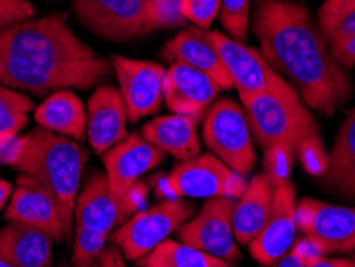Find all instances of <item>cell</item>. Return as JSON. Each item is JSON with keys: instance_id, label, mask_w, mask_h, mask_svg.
<instances>
[{"instance_id": "cell-1", "label": "cell", "mask_w": 355, "mask_h": 267, "mask_svg": "<svg viewBox=\"0 0 355 267\" xmlns=\"http://www.w3.org/2000/svg\"><path fill=\"white\" fill-rule=\"evenodd\" d=\"M253 33L266 61L296 88L307 107L331 117L352 96L346 69L302 3L258 0Z\"/></svg>"}, {"instance_id": "cell-2", "label": "cell", "mask_w": 355, "mask_h": 267, "mask_svg": "<svg viewBox=\"0 0 355 267\" xmlns=\"http://www.w3.org/2000/svg\"><path fill=\"white\" fill-rule=\"evenodd\" d=\"M109 74V64L61 15L29 18L0 31V85L44 95L87 90Z\"/></svg>"}, {"instance_id": "cell-3", "label": "cell", "mask_w": 355, "mask_h": 267, "mask_svg": "<svg viewBox=\"0 0 355 267\" xmlns=\"http://www.w3.org/2000/svg\"><path fill=\"white\" fill-rule=\"evenodd\" d=\"M240 99L253 139L261 148L285 146L295 159L302 162L309 175L320 176L325 171L328 155L323 148L320 128L301 104V98L259 93Z\"/></svg>"}, {"instance_id": "cell-4", "label": "cell", "mask_w": 355, "mask_h": 267, "mask_svg": "<svg viewBox=\"0 0 355 267\" xmlns=\"http://www.w3.org/2000/svg\"><path fill=\"white\" fill-rule=\"evenodd\" d=\"M26 136V146L15 169L40 181L53 193L61 208L66 239L74 234V207L80 189L88 153L76 139L35 128Z\"/></svg>"}, {"instance_id": "cell-5", "label": "cell", "mask_w": 355, "mask_h": 267, "mask_svg": "<svg viewBox=\"0 0 355 267\" xmlns=\"http://www.w3.org/2000/svg\"><path fill=\"white\" fill-rule=\"evenodd\" d=\"M203 143L232 171L247 178L257 165L253 135L242 106L219 98L208 109L202 127Z\"/></svg>"}, {"instance_id": "cell-6", "label": "cell", "mask_w": 355, "mask_h": 267, "mask_svg": "<svg viewBox=\"0 0 355 267\" xmlns=\"http://www.w3.org/2000/svg\"><path fill=\"white\" fill-rule=\"evenodd\" d=\"M196 205L186 198L162 200L144 212L135 213L112 235V242L125 259L138 261L150 253L171 234L189 221Z\"/></svg>"}, {"instance_id": "cell-7", "label": "cell", "mask_w": 355, "mask_h": 267, "mask_svg": "<svg viewBox=\"0 0 355 267\" xmlns=\"http://www.w3.org/2000/svg\"><path fill=\"white\" fill-rule=\"evenodd\" d=\"M208 35L216 46L240 98L259 95V93H280V95L301 98L296 88L272 69L261 51L250 49L242 42L234 40L218 31H208Z\"/></svg>"}, {"instance_id": "cell-8", "label": "cell", "mask_w": 355, "mask_h": 267, "mask_svg": "<svg viewBox=\"0 0 355 267\" xmlns=\"http://www.w3.org/2000/svg\"><path fill=\"white\" fill-rule=\"evenodd\" d=\"M173 198H236L247 189L245 176L232 171L213 154H198L191 160L178 164L166 175Z\"/></svg>"}, {"instance_id": "cell-9", "label": "cell", "mask_w": 355, "mask_h": 267, "mask_svg": "<svg viewBox=\"0 0 355 267\" xmlns=\"http://www.w3.org/2000/svg\"><path fill=\"white\" fill-rule=\"evenodd\" d=\"M296 224L323 256L355 255V205H335L304 197L296 205Z\"/></svg>"}, {"instance_id": "cell-10", "label": "cell", "mask_w": 355, "mask_h": 267, "mask_svg": "<svg viewBox=\"0 0 355 267\" xmlns=\"http://www.w3.org/2000/svg\"><path fill=\"white\" fill-rule=\"evenodd\" d=\"M236 198H208L194 218L178 230L180 242L236 264L240 259L239 245L232 229Z\"/></svg>"}, {"instance_id": "cell-11", "label": "cell", "mask_w": 355, "mask_h": 267, "mask_svg": "<svg viewBox=\"0 0 355 267\" xmlns=\"http://www.w3.org/2000/svg\"><path fill=\"white\" fill-rule=\"evenodd\" d=\"M148 0H71L77 19L98 37L127 42L148 35Z\"/></svg>"}, {"instance_id": "cell-12", "label": "cell", "mask_w": 355, "mask_h": 267, "mask_svg": "<svg viewBox=\"0 0 355 267\" xmlns=\"http://www.w3.org/2000/svg\"><path fill=\"white\" fill-rule=\"evenodd\" d=\"M112 67L119 80V92L127 106L128 122L135 123L159 111L164 101V66L154 61L114 55Z\"/></svg>"}, {"instance_id": "cell-13", "label": "cell", "mask_w": 355, "mask_h": 267, "mask_svg": "<svg viewBox=\"0 0 355 267\" xmlns=\"http://www.w3.org/2000/svg\"><path fill=\"white\" fill-rule=\"evenodd\" d=\"M165 153L143 138V135H128L123 141L103 154L109 187L116 197L122 219V203L127 192L146 173L154 170L165 160ZM122 226V224H120Z\"/></svg>"}, {"instance_id": "cell-14", "label": "cell", "mask_w": 355, "mask_h": 267, "mask_svg": "<svg viewBox=\"0 0 355 267\" xmlns=\"http://www.w3.org/2000/svg\"><path fill=\"white\" fill-rule=\"evenodd\" d=\"M296 187L285 181L274 187V202L263 230L248 243L250 255L263 266H272L288 253L296 242Z\"/></svg>"}, {"instance_id": "cell-15", "label": "cell", "mask_w": 355, "mask_h": 267, "mask_svg": "<svg viewBox=\"0 0 355 267\" xmlns=\"http://www.w3.org/2000/svg\"><path fill=\"white\" fill-rule=\"evenodd\" d=\"M5 219L44 230L55 242L66 239L62 213L55 196L29 175L18 176Z\"/></svg>"}, {"instance_id": "cell-16", "label": "cell", "mask_w": 355, "mask_h": 267, "mask_svg": "<svg viewBox=\"0 0 355 267\" xmlns=\"http://www.w3.org/2000/svg\"><path fill=\"white\" fill-rule=\"evenodd\" d=\"M219 93L221 87L210 76L182 62H171L165 71L164 99L173 114L200 122Z\"/></svg>"}, {"instance_id": "cell-17", "label": "cell", "mask_w": 355, "mask_h": 267, "mask_svg": "<svg viewBox=\"0 0 355 267\" xmlns=\"http://www.w3.org/2000/svg\"><path fill=\"white\" fill-rule=\"evenodd\" d=\"M127 106L117 88H96L87 107V135L93 150L99 155L106 154L127 138Z\"/></svg>"}, {"instance_id": "cell-18", "label": "cell", "mask_w": 355, "mask_h": 267, "mask_svg": "<svg viewBox=\"0 0 355 267\" xmlns=\"http://www.w3.org/2000/svg\"><path fill=\"white\" fill-rule=\"evenodd\" d=\"M160 56L170 62H182L194 69L205 72L215 80L221 90L234 88L231 77L224 67L216 46L208 35V31L187 28L166 42Z\"/></svg>"}, {"instance_id": "cell-19", "label": "cell", "mask_w": 355, "mask_h": 267, "mask_svg": "<svg viewBox=\"0 0 355 267\" xmlns=\"http://www.w3.org/2000/svg\"><path fill=\"white\" fill-rule=\"evenodd\" d=\"M74 224L93 232L111 235L122 224L120 208L109 187L106 173H95L79 192L74 207Z\"/></svg>"}, {"instance_id": "cell-20", "label": "cell", "mask_w": 355, "mask_h": 267, "mask_svg": "<svg viewBox=\"0 0 355 267\" xmlns=\"http://www.w3.org/2000/svg\"><path fill=\"white\" fill-rule=\"evenodd\" d=\"M320 184L330 196L355 203V109L338 130Z\"/></svg>"}, {"instance_id": "cell-21", "label": "cell", "mask_w": 355, "mask_h": 267, "mask_svg": "<svg viewBox=\"0 0 355 267\" xmlns=\"http://www.w3.org/2000/svg\"><path fill=\"white\" fill-rule=\"evenodd\" d=\"M55 240L44 230L13 223L0 229V256L17 267H50Z\"/></svg>"}, {"instance_id": "cell-22", "label": "cell", "mask_w": 355, "mask_h": 267, "mask_svg": "<svg viewBox=\"0 0 355 267\" xmlns=\"http://www.w3.org/2000/svg\"><path fill=\"white\" fill-rule=\"evenodd\" d=\"M274 202V186L264 173L248 181L243 196L239 198L232 213V229L237 243L248 245L268 223Z\"/></svg>"}, {"instance_id": "cell-23", "label": "cell", "mask_w": 355, "mask_h": 267, "mask_svg": "<svg viewBox=\"0 0 355 267\" xmlns=\"http://www.w3.org/2000/svg\"><path fill=\"white\" fill-rule=\"evenodd\" d=\"M144 139L176 160L186 162L200 154L197 120L187 115L171 114L150 120L141 130Z\"/></svg>"}, {"instance_id": "cell-24", "label": "cell", "mask_w": 355, "mask_h": 267, "mask_svg": "<svg viewBox=\"0 0 355 267\" xmlns=\"http://www.w3.org/2000/svg\"><path fill=\"white\" fill-rule=\"evenodd\" d=\"M40 128L66 138L82 141L87 135V109L69 90L53 92L34 112Z\"/></svg>"}, {"instance_id": "cell-25", "label": "cell", "mask_w": 355, "mask_h": 267, "mask_svg": "<svg viewBox=\"0 0 355 267\" xmlns=\"http://www.w3.org/2000/svg\"><path fill=\"white\" fill-rule=\"evenodd\" d=\"M138 267H234L227 263L176 240L166 239L144 258L137 261Z\"/></svg>"}, {"instance_id": "cell-26", "label": "cell", "mask_w": 355, "mask_h": 267, "mask_svg": "<svg viewBox=\"0 0 355 267\" xmlns=\"http://www.w3.org/2000/svg\"><path fill=\"white\" fill-rule=\"evenodd\" d=\"M34 101L13 88L0 85V138L19 135L29 122Z\"/></svg>"}, {"instance_id": "cell-27", "label": "cell", "mask_w": 355, "mask_h": 267, "mask_svg": "<svg viewBox=\"0 0 355 267\" xmlns=\"http://www.w3.org/2000/svg\"><path fill=\"white\" fill-rule=\"evenodd\" d=\"M74 251L72 266L74 267H99V259L106 250L109 235L93 232L74 224Z\"/></svg>"}, {"instance_id": "cell-28", "label": "cell", "mask_w": 355, "mask_h": 267, "mask_svg": "<svg viewBox=\"0 0 355 267\" xmlns=\"http://www.w3.org/2000/svg\"><path fill=\"white\" fill-rule=\"evenodd\" d=\"M219 21L229 37L245 44L248 37L250 0H221Z\"/></svg>"}, {"instance_id": "cell-29", "label": "cell", "mask_w": 355, "mask_h": 267, "mask_svg": "<svg viewBox=\"0 0 355 267\" xmlns=\"http://www.w3.org/2000/svg\"><path fill=\"white\" fill-rule=\"evenodd\" d=\"M182 0H148L146 3V23L149 33L165 28H178L184 24L181 10Z\"/></svg>"}, {"instance_id": "cell-30", "label": "cell", "mask_w": 355, "mask_h": 267, "mask_svg": "<svg viewBox=\"0 0 355 267\" xmlns=\"http://www.w3.org/2000/svg\"><path fill=\"white\" fill-rule=\"evenodd\" d=\"M264 150V175L269 178L272 186L275 187L285 181H291V166L296 160L293 153L285 146H272Z\"/></svg>"}, {"instance_id": "cell-31", "label": "cell", "mask_w": 355, "mask_h": 267, "mask_svg": "<svg viewBox=\"0 0 355 267\" xmlns=\"http://www.w3.org/2000/svg\"><path fill=\"white\" fill-rule=\"evenodd\" d=\"M318 28L328 44L344 40L355 35V8H347L328 17H318Z\"/></svg>"}, {"instance_id": "cell-32", "label": "cell", "mask_w": 355, "mask_h": 267, "mask_svg": "<svg viewBox=\"0 0 355 267\" xmlns=\"http://www.w3.org/2000/svg\"><path fill=\"white\" fill-rule=\"evenodd\" d=\"M181 10L186 19L192 21L198 29L207 31L219 15L221 0H182Z\"/></svg>"}, {"instance_id": "cell-33", "label": "cell", "mask_w": 355, "mask_h": 267, "mask_svg": "<svg viewBox=\"0 0 355 267\" xmlns=\"http://www.w3.org/2000/svg\"><path fill=\"white\" fill-rule=\"evenodd\" d=\"M31 0H0V31L19 21L33 18Z\"/></svg>"}, {"instance_id": "cell-34", "label": "cell", "mask_w": 355, "mask_h": 267, "mask_svg": "<svg viewBox=\"0 0 355 267\" xmlns=\"http://www.w3.org/2000/svg\"><path fill=\"white\" fill-rule=\"evenodd\" d=\"M330 51L344 69L355 67V35L330 44Z\"/></svg>"}, {"instance_id": "cell-35", "label": "cell", "mask_w": 355, "mask_h": 267, "mask_svg": "<svg viewBox=\"0 0 355 267\" xmlns=\"http://www.w3.org/2000/svg\"><path fill=\"white\" fill-rule=\"evenodd\" d=\"M99 267H127L125 256L117 247H106L99 259Z\"/></svg>"}, {"instance_id": "cell-36", "label": "cell", "mask_w": 355, "mask_h": 267, "mask_svg": "<svg viewBox=\"0 0 355 267\" xmlns=\"http://www.w3.org/2000/svg\"><path fill=\"white\" fill-rule=\"evenodd\" d=\"M304 267H355L354 259L331 258V256H320L307 263Z\"/></svg>"}, {"instance_id": "cell-37", "label": "cell", "mask_w": 355, "mask_h": 267, "mask_svg": "<svg viewBox=\"0 0 355 267\" xmlns=\"http://www.w3.org/2000/svg\"><path fill=\"white\" fill-rule=\"evenodd\" d=\"M347 8H355V0H325L318 12V17H328Z\"/></svg>"}, {"instance_id": "cell-38", "label": "cell", "mask_w": 355, "mask_h": 267, "mask_svg": "<svg viewBox=\"0 0 355 267\" xmlns=\"http://www.w3.org/2000/svg\"><path fill=\"white\" fill-rule=\"evenodd\" d=\"M269 267H304V261H302L301 256L297 255L293 248H291L288 253L284 256V258L275 261V263Z\"/></svg>"}, {"instance_id": "cell-39", "label": "cell", "mask_w": 355, "mask_h": 267, "mask_svg": "<svg viewBox=\"0 0 355 267\" xmlns=\"http://www.w3.org/2000/svg\"><path fill=\"white\" fill-rule=\"evenodd\" d=\"M13 186L10 184L8 181L0 180V210H3V207L10 202V197H12Z\"/></svg>"}, {"instance_id": "cell-40", "label": "cell", "mask_w": 355, "mask_h": 267, "mask_svg": "<svg viewBox=\"0 0 355 267\" xmlns=\"http://www.w3.org/2000/svg\"><path fill=\"white\" fill-rule=\"evenodd\" d=\"M0 267H17V266H13L12 263H8L7 259H3L2 256H0Z\"/></svg>"}, {"instance_id": "cell-41", "label": "cell", "mask_w": 355, "mask_h": 267, "mask_svg": "<svg viewBox=\"0 0 355 267\" xmlns=\"http://www.w3.org/2000/svg\"><path fill=\"white\" fill-rule=\"evenodd\" d=\"M354 261H355V255H354Z\"/></svg>"}, {"instance_id": "cell-42", "label": "cell", "mask_w": 355, "mask_h": 267, "mask_svg": "<svg viewBox=\"0 0 355 267\" xmlns=\"http://www.w3.org/2000/svg\"><path fill=\"white\" fill-rule=\"evenodd\" d=\"M61 267H67V266H61Z\"/></svg>"}]
</instances>
